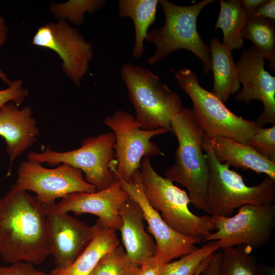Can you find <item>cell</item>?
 Wrapping results in <instances>:
<instances>
[{
	"label": "cell",
	"mask_w": 275,
	"mask_h": 275,
	"mask_svg": "<svg viewBox=\"0 0 275 275\" xmlns=\"http://www.w3.org/2000/svg\"><path fill=\"white\" fill-rule=\"evenodd\" d=\"M47 205L14 184L0 198V256L7 263L41 264L51 254Z\"/></svg>",
	"instance_id": "obj_1"
},
{
	"label": "cell",
	"mask_w": 275,
	"mask_h": 275,
	"mask_svg": "<svg viewBox=\"0 0 275 275\" xmlns=\"http://www.w3.org/2000/svg\"><path fill=\"white\" fill-rule=\"evenodd\" d=\"M171 129L178 145L175 162L166 170L165 177L186 187L190 203L207 212L209 168L202 147L204 132L192 111L183 106L172 117Z\"/></svg>",
	"instance_id": "obj_2"
},
{
	"label": "cell",
	"mask_w": 275,
	"mask_h": 275,
	"mask_svg": "<svg viewBox=\"0 0 275 275\" xmlns=\"http://www.w3.org/2000/svg\"><path fill=\"white\" fill-rule=\"evenodd\" d=\"M202 147L209 164L206 191L207 212L211 215L232 216L234 211L247 204L274 202L275 180L267 176L259 184L247 185L242 177L219 162L214 155L210 137L204 133Z\"/></svg>",
	"instance_id": "obj_3"
},
{
	"label": "cell",
	"mask_w": 275,
	"mask_h": 275,
	"mask_svg": "<svg viewBox=\"0 0 275 275\" xmlns=\"http://www.w3.org/2000/svg\"><path fill=\"white\" fill-rule=\"evenodd\" d=\"M214 0H203L189 6H179L168 0H159L165 15L164 24L148 31L145 41L153 43L155 53L147 60L153 65L179 49L187 50L202 61L203 71L211 69L210 46L202 39L197 28V20L201 10Z\"/></svg>",
	"instance_id": "obj_4"
},
{
	"label": "cell",
	"mask_w": 275,
	"mask_h": 275,
	"mask_svg": "<svg viewBox=\"0 0 275 275\" xmlns=\"http://www.w3.org/2000/svg\"><path fill=\"white\" fill-rule=\"evenodd\" d=\"M143 189L150 205L164 222L174 230L188 237L204 240L215 230L211 216H198L188 208L187 193L156 173L148 157L141 161Z\"/></svg>",
	"instance_id": "obj_5"
},
{
	"label": "cell",
	"mask_w": 275,
	"mask_h": 275,
	"mask_svg": "<svg viewBox=\"0 0 275 275\" xmlns=\"http://www.w3.org/2000/svg\"><path fill=\"white\" fill-rule=\"evenodd\" d=\"M120 73L135 109V121L141 128H163L171 131V119L183 107L180 96L157 75L142 66L125 64Z\"/></svg>",
	"instance_id": "obj_6"
},
{
	"label": "cell",
	"mask_w": 275,
	"mask_h": 275,
	"mask_svg": "<svg viewBox=\"0 0 275 275\" xmlns=\"http://www.w3.org/2000/svg\"><path fill=\"white\" fill-rule=\"evenodd\" d=\"M175 75L181 90L190 98L193 114L208 136L229 138L248 145L263 128L256 121L244 119L230 111L212 92L200 85L197 74L190 69L182 68Z\"/></svg>",
	"instance_id": "obj_7"
},
{
	"label": "cell",
	"mask_w": 275,
	"mask_h": 275,
	"mask_svg": "<svg viewBox=\"0 0 275 275\" xmlns=\"http://www.w3.org/2000/svg\"><path fill=\"white\" fill-rule=\"evenodd\" d=\"M115 141L114 133L107 132L85 138L80 147L73 150L58 152L48 146L42 152H30L28 160L51 166L70 164L84 172L86 180L100 191L108 187L116 178Z\"/></svg>",
	"instance_id": "obj_8"
},
{
	"label": "cell",
	"mask_w": 275,
	"mask_h": 275,
	"mask_svg": "<svg viewBox=\"0 0 275 275\" xmlns=\"http://www.w3.org/2000/svg\"><path fill=\"white\" fill-rule=\"evenodd\" d=\"M103 123L115 135V178L127 181L140 169L144 157L163 155L161 148L151 139L170 132L163 128L152 130L141 128L135 117L124 111H117L106 117Z\"/></svg>",
	"instance_id": "obj_9"
},
{
	"label": "cell",
	"mask_w": 275,
	"mask_h": 275,
	"mask_svg": "<svg viewBox=\"0 0 275 275\" xmlns=\"http://www.w3.org/2000/svg\"><path fill=\"white\" fill-rule=\"evenodd\" d=\"M216 231L204 241L217 240L220 249L244 245L257 249L270 240L275 226L274 203L247 204L230 217L211 215Z\"/></svg>",
	"instance_id": "obj_10"
},
{
	"label": "cell",
	"mask_w": 275,
	"mask_h": 275,
	"mask_svg": "<svg viewBox=\"0 0 275 275\" xmlns=\"http://www.w3.org/2000/svg\"><path fill=\"white\" fill-rule=\"evenodd\" d=\"M82 173L80 169L65 163L47 169L28 160L20 163L15 184L22 190L34 192L41 201L50 205L71 193L96 191L95 187L84 179Z\"/></svg>",
	"instance_id": "obj_11"
},
{
	"label": "cell",
	"mask_w": 275,
	"mask_h": 275,
	"mask_svg": "<svg viewBox=\"0 0 275 275\" xmlns=\"http://www.w3.org/2000/svg\"><path fill=\"white\" fill-rule=\"evenodd\" d=\"M32 44L56 52L62 60L63 72L79 87L93 53L91 44L83 38L78 29L70 26L65 20L48 22L38 29Z\"/></svg>",
	"instance_id": "obj_12"
},
{
	"label": "cell",
	"mask_w": 275,
	"mask_h": 275,
	"mask_svg": "<svg viewBox=\"0 0 275 275\" xmlns=\"http://www.w3.org/2000/svg\"><path fill=\"white\" fill-rule=\"evenodd\" d=\"M123 188L129 197L141 206L148 230L154 237L156 246L154 256L161 257L170 262L195 251L197 243L202 240L194 237L183 235L173 229L162 219L159 213L148 202L143 189L140 170L127 181H122Z\"/></svg>",
	"instance_id": "obj_13"
},
{
	"label": "cell",
	"mask_w": 275,
	"mask_h": 275,
	"mask_svg": "<svg viewBox=\"0 0 275 275\" xmlns=\"http://www.w3.org/2000/svg\"><path fill=\"white\" fill-rule=\"evenodd\" d=\"M235 64L242 85L236 94V100L245 104L254 99L261 101L263 112L256 121L262 126L274 125L275 77L264 69V60L251 46L243 50Z\"/></svg>",
	"instance_id": "obj_14"
},
{
	"label": "cell",
	"mask_w": 275,
	"mask_h": 275,
	"mask_svg": "<svg viewBox=\"0 0 275 275\" xmlns=\"http://www.w3.org/2000/svg\"><path fill=\"white\" fill-rule=\"evenodd\" d=\"M46 219L55 268L66 269L92 239V227L66 212L58 210L56 203L47 205Z\"/></svg>",
	"instance_id": "obj_15"
},
{
	"label": "cell",
	"mask_w": 275,
	"mask_h": 275,
	"mask_svg": "<svg viewBox=\"0 0 275 275\" xmlns=\"http://www.w3.org/2000/svg\"><path fill=\"white\" fill-rule=\"evenodd\" d=\"M129 196L123 188L122 181L116 178L107 188L93 193H73L56 204L58 210L76 215L90 213L98 216L104 225L119 230L122 219L119 209Z\"/></svg>",
	"instance_id": "obj_16"
},
{
	"label": "cell",
	"mask_w": 275,
	"mask_h": 275,
	"mask_svg": "<svg viewBox=\"0 0 275 275\" xmlns=\"http://www.w3.org/2000/svg\"><path fill=\"white\" fill-rule=\"evenodd\" d=\"M40 134L30 106L19 108L9 102L0 108V135L5 140L10 169L13 161L32 146Z\"/></svg>",
	"instance_id": "obj_17"
},
{
	"label": "cell",
	"mask_w": 275,
	"mask_h": 275,
	"mask_svg": "<svg viewBox=\"0 0 275 275\" xmlns=\"http://www.w3.org/2000/svg\"><path fill=\"white\" fill-rule=\"evenodd\" d=\"M119 214L122 219L119 230L125 252L133 263L141 266L155 255L156 248L152 238L145 230L142 209L129 197L120 207Z\"/></svg>",
	"instance_id": "obj_18"
},
{
	"label": "cell",
	"mask_w": 275,
	"mask_h": 275,
	"mask_svg": "<svg viewBox=\"0 0 275 275\" xmlns=\"http://www.w3.org/2000/svg\"><path fill=\"white\" fill-rule=\"evenodd\" d=\"M210 140L214 155L221 163L265 174L275 180V162L262 156L251 146L226 137H210Z\"/></svg>",
	"instance_id": "obj_19"
},
{
	"label": "cell",
	"mask_w": 275,
	"mask_h": 275,
	"mask_svg": "<svg viewBox=\"0 0 275 275\" xmlns=\"http://www.w3.org/2000/svg\"><path fill=\"white\" fill-rule=\"evenodd\" d=\"M92 227L93 237L85 249L68 268H54L52 275H90L101 257L120 244L115 229L98 219Z\"/></svg>",
	"instance_id": "obj_20"
},
{
	"label": "cell",
	"mask_w": 275,
	"mask_h": 275,
	"mask_svg": "<svg viewBox=\"0 0 275 275\" xmlns=\"http://www.w3.org/2000/svg\"><path fill=\"white\" fill-rule=\"evenodd\" d=\"M209 46L214 79L211 92L224 103L240 90L237 69L232 51L217 38L211 39Z\"/></svg>",
	"instance_id": "obj_21"
},
{
	"label": "cell",
	"mask_w": 275,
	"mask_h": 275,
	"mask_svg": "<svg viewBox=\"0 0 275 275\" xmlns=\"http://www.w3.org/2000/svg\"><path fill=\"white\" fill-rule=\"evenodd\" d=\"M118 4L119 16L130 18L133 22L135 40L132 56L139 59L144 51L148 29L155 21L159 0H119Z\"/></svg>",
	"instance_id": "obj_22"
},
{
	"label": "cell",
	"mask_w": 275,
	"mask_h": 275,
	"mask_svg": "<svg viewBox=\"0 0 275 275\" xmlns=\"http://www.w3.org/2000/svg\"><path fill=\"white\" fill-rule=\"evenodd\" d=\"M219 4L220 11L214 28L222 30V43L230 51L239 49L244 44L242 33L248 18L241 0H221Z\"/></svg>",
	"instance_id": "obj_23"
},
{
	"label": "cell",
	"mask_w": 275,
	"mask_h": 275,
	"mask_svg": "<svg viewBox=\"0 0 275 275\" xmlns=\"http://www.w3.org/2000/svg\"><path fill=\"white\" fill-rule=\"evenodd\" d=\"M250 40L258 54L268 61V67L275 71V22L261 17L248 18L242 33Z\"/></svg>",
	"instance_id": "obj_24"
},
{
	"label": "cell",
	"mask_w": 275,
	"mask_h": 275,
	"mask_svg": "<svg viewBox=\"0 0 275 275\" xmlns=\"http://www.w3.org/2000/svg\"><path fill=\"white\" fill-rule=\"evenodd\" d=\"M252 250L244 245L222 249L221 275H261Z\"/></svg>",
	"instance_id": "obj_25"
},
{
	"label": "cell",
	"mask_w": 275,
	"mask_h": 275,
	"mask_svg": "<svg viewBox=\"0 0 275 275\" xmlns=\"http://www.w3.org/2000/svg\"><path fill=\"white\" fill-rule=\"evenodd\" d=\"M219 249L217 240L210 241L196 251L170 262L162 268L158 275H193L202 262Z\"/></svg>",
	"instance_id": "obj_26"
},
{
	"label": "cell",
	"mask_w": 275,
	"mask_h": 275,
	"mask_svg": "<svg viewBox=\"0 0 275 275\" xmlns=\"http://www.w3.org/2000/svg\"><path fill=\"white\" fill-rule=\"evenodd\" d=\"M139 267L119 244L101 257L90 275H133Z\"/></svg>",
	"instance_id": "obj_27"
},
{
	"label": "cell",
	"mask_w": 275,
	"mask_h": 275,
	"mask_svg": "<svg viewBox=\"0 0 275 275\" xmlns=\"http://www.w3.org/2000/svg\"><path fill=\"white\" fill-rule=\"evenodd\" d=\"M105 4L103 0H71L62 4L51 3L50 10L56 19L67 18L73 24L79 25L85 21L86 12L94 13Z\"/></svg>",
	"instance_id": "obj_28"
},
{
	"label": "cell",
	"mask_w": 275,
	"mask_h": 275,
	"mask_svg": "<svg viewBox=\"0 0 275 275\" xmlns=\"http://www.w3.org/2000/svg\"><path fill=\"white\" fill-rule=\"evenodd\" d=\"M248 145L262 156L275 162V125L259 129Z\"/></svg>",
	"instance_id": "obj_29"
},
{
	"label": "cell",
	"mask_w": 275,
	"mask_h": 275,
	"mask_svg": "<svg viewBox=\"0 0 275 275\" xmlns=\"http://www.w3.org/2000/svg\"><path fill=\"white\" fill-rule=\"evenodd\" d=\"M28 95L29 91L23 87L22 80H14L7 88L0 90V108L9 102L21 104Z\"/></svg>",
	"instance_id": "obj_30"
},
{
	"label": "cell",
	"mask_w": 275,
	"mask_h": 275,
	"mask_svg": "<svg viewBox=\"0 0 275 275\" xmlns=\"http://www.w3.org/2000/svg\"><path fill=\"white\" fill-rule=\"evenodd\" d=\"M0 275H52L51 272L47 273L36 269L33 264L18 261L9 266L0 267Z\"/></svg>",
	"instance_id": "obj_31"
},
{
	"label": "cell",
	"mask_w": 275,
	"mask_h": 275,
	"mask_svg": "<svg viewBox=\"0 0 275 275\" xmlns=\"http://www.w3.org/2000/svg\"><path fill=\"white\" fill-rule=\"evenodd\" d=\"M168 263L164 259L154 256L140 266L133 275H158Z\"/></svg>",
	"instance_id": "obj_32"
},
{
	"label": "cell",
	"mask_w": 275,
	"mask_h": 275,
	"mask_svg": "<svg viewBox=\"0 0 275 275\" xmlns=\"http://www.w3.org/2000/svg\"><path fill=\"white\" fill-rule=\"evenodd\" d=\"M251 17L267 18L275 22V1L266 0L253 12Z\"/></svg>",
	"instance_id": "obj_33"
},
{
	"label": "cell",
	"mask_w": 275,
	"mask_h": 275,
	"mask_svg": "<svg viewBox=\"0 0 275 275\" xmlns=\"http://www.w3.org/2000/svg\"><path fill=\"white\" fill-rule=\"evenodd\" d=\"M221 252H215L208 260L199 275H221Z\"/></svg>",
	"instance_id": "obj_34"
},
{
	"label": "cell",
	"mask_w": 275,
	"mask_h": 275,
	"mask_svg": "<svg viewBox=\"0 0 275 275\" xmlns=\"http://www.w3.org/2000/svg\"><path fill=\"white\" fill-rule=\"evenodd\" d=\"M8 29L5 19L0 15V47L4 44L8 38ZM0 79L8 86L11 81L7 77V74L3 72L0 67Z\"/></svg>",
	"instance_id": "obj_35"
},
{
	"label": "cell",
	"mask_w": 275,
	"mask_h": 275,
	"mask_svg": "<svg viewBox=\"0 0 275 275\" xmlns=\"http://www.w3.org/2000/svg\"><path fill=\"white\" fill-rule=\"evenodd\" d=\"M265 1L266 0H241V3L248 17L250 18L253 12Z\"/></svg>",
	"instance_id": "obj_36"
},
{
	"label": "cell",
	"mask_w": 275,
	"mask_h": 275,
	"mask_svg": "<svg viewBox=\"0 0 275 275\" xmlns=\"http://www.w3.org/2000/svg\"><path fill=\"white\" fill-rule=\"evenodd\" d=\"M209 257L202 262V263L201 264V265L198 268V269L196 271V272L193 275H199V274L201 273V272L202 271V270H203V269L204 268L205 266L206 265L208 260Z\"/></svg>",
	"instance_id": "obj_37"
}]
</instances>
